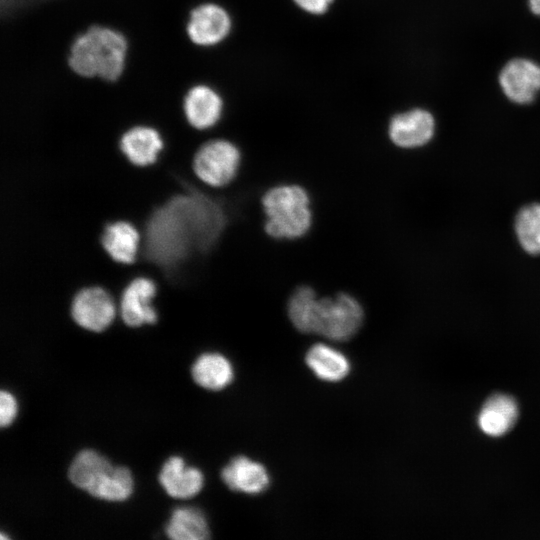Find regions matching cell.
Masks as SVG:
<instances>
[{"label": "cell", "instance_id": "6da1fadb", "mask_svg": "<svg viewBox=\"0 0 540 540\" xmlns=\"http://www.w3.org/2000/svg\"><path fill=\"white\" fill-rule=\"evenodd\" d=\"M128 49V40L121 31L93 24L72 40L67 63L81 77L113 82L125 70Z\"/></svg>", "mask_w": 540, "mask_h": 540}, {"label": "cell", "instance_id": "7a4b0ae2", "mask_svg": "<svg viewBox=\"0 0 540 540\" xmlns=\"http://www.w3.org/2000/svg\"><path fill=\"white\" fill-rule=\"evenodd\" d=\"M312 206L311 194L302 184H273L260 197L264 234L277 242L304 238L315 221Z\"/></svg>", "mask_w": 540, "mask_h": 540}, {"label": "cell", "instance_id": "3957f363", "mask_svg": "<svg viewBox=\"0 0 540 540\" xmlns=\"http://www.w3.org/2000/svg\"><path fill=\"white\" fill-rule=\"evenodd\" d=\"M68 478L76 487L102 500L124 501L133 491L129 469L113 466L106 457L91 449L82 450L74 457Z\"/></svg>", "mask_w": 540, "mask_h": 540}, {"label": "cell", "instance_id": "277c9868", "mask_svg": "<svg viewBox=\"0 0 540 540\" xmlns=\"http://www.w3.org/2000/svg\"><path fill=\"white\" fill-rule=\"evenodd\" d=\"M244 161L241 148L231 139L213 137L205 140L193 156L196 177L212 188H224L239 175Z\"/></svg>", "mask_w": 540, "mask_h": 540}, {"label": "cell", "instance_id": "5b68a950", "mask_svg": "<svg viewBox=\"0 0 540 540\" xmlns=\"http://www.w3.org/2000/svg\"><path fill=\"white\" fill-rule=\"evenodd\" d=\"M364 309L349 291L339 290L319 298L315 334L333 341H347L361 328Z\"/></svg>", "mask_w": 540, "mask_h": 540}, {"label": "cell", "instance_id": "8992f818", "mask_svg": "<svg viewBox=\"0 0 540 540\" xmlns=\"http://www.w3.org/2000/svg\"><path fill=\"white\" fill-rule=\"evenodd\" d=\"M69 312L73 322L82 330L102 333L115 321L118 310L109 291L98 285H89L75 292Z\"/></svg>", "mask_w": 540, "mask_h": 540}, {"label": "cell", "instance_id": "52a82bcc", "mask_svg": "<svg viewBox=\"0 0 540 540\" xmlns=\"http://www.w3.org/2000/svg\"><path fill=\"white\" fill-rule=\"evenodd\" d=\"M157 293L155 281L145 275L132 278L122 289L117 316L128 328L137 329L158 322V311L154 306Z\"/></svg>", "mask_w": 540, "mask_h": 540}, {"label": "cell", "instance_id": "ba28073f", "mask_svg": "<svg viewBox=\"0 0 540 540\" xmlns=\"http://www.w3.org/2000/svg\"><path fill=\"white\" fill-rule=\"evenodd\" d=\"M231 27V17L224 7L203 2L189 11L185 29L194 45L211 47L222 42L230 33Z\"/></svg>", "mask_w": 540, "mask_h": 540}, {"label": "cell", "instance_id": "9c48e42d", "mask_svg": "<svg viewBox=\"0 0 540 540\" xmlns=\"http://www.w3.org/2000/svg\"><path fill=\"white\" fill-rule=\"evenodd\" d=\"M498 81L510 101L529 104L540 91V65L525 58L510 60L500 71Z\"/></svg>", "mask_w": 540, "mask_h": 540}, {"label": "cell", "instance_id": "30bf717a", "mask_svg": "<svg viewBox=\"0 0 540 540\" xmlns=\"http://www.w3.org/2000/svg\"><path fill=\"white\" fill-rule=\"evenodd\" d=\"M182 107L188 124L199 131H207L218 125L224 112L219 93L204 83H195L188 88Z\"/></svg>", "mask_w": 540, "mask_h": 540}, {"label": "cell", "instance_id": "8fae6325", "mask_svg": "<svg viewBox=\"0 0 540 540\" xmlns=\"http://www.w3.org/2000/svg\"><path fill=\"white\" fill-rule=\"evenodd\" d=\"M435 133V119L424 109L415 108L394 115L388 124L390 141L403 149L426 145Z\"/></svg>", "mask_w": 540, "mask_h": 540}, {"label": "cell", "instance_id": "7c38bea8", "mask_svg": "<svg viewBox=\"0 0 540 540\" xmlns=\"http://www.w3.org/2000/svg\"><path fill=\"white\" fill-rule=\"evenodd\" d=\"M164 147L159 130L153 126L137 124L122 133L119 149L134 166L146 167L158 160Z\"/></svg>", "mask_w": 540, "mask_h": 540}, {"label": "cell", "instance_id": "4fadbf2b", "mask_svg": "<svg viewBox=\"0 0 540 540\" xmlns=\"http://www.w3.org/2000/svg\"><path fill=\"white\" fill-rule=\"evenodd\" d=\"M519 416L515 398L506 393H495L483 403L478 415L479 429L487 436L500 437L509 432Z\"/></svg>", "mask_w": 540, "mask_h": 540}, {"label": "cell", "instance_id": "5bb4252c", "mask_svg": "<svg viewBox=\"0 0 540 540\" xmlns=\"http://www.w3.org/2000/svg\"><path fill=\"white\" fill-rule=\"evenodd\" d=\"M140 240L137 227L124 219L108 222L100 236L101 245L110 258L126 265L137 260Z\"/></svg>", "mask_w": 540, "mask_h": 540}, {"label": "cell", "instance_id": "9a60e30c", "mask_svg": "<svg viewBox=\"0 0 540 540\" xmlns=\"http://www.w3.org/2000/svg\"><path fill=\"white\" fill-rule=\"evenodd\" d=\"M159 482L169 496L187 499L201 491L204 477L197 468L186 466L181 457L172 456L163 464Z\"/></svg>", "mask_w": 540, "mask_h": 540}, {"label": "cell", "instance_id": "2e32d148", "mask_svg": "<svg viewBox=\"0 0 540 540\" xmlns=\"http://www.w3.org/2000/svg\"><path fill=\"white\" fill-rule=\"evenodd\" d=\"M221 478L230 490L253 495L264 492L270 484L266 468L244 456L233 458L222 469Z\"/></svg>", "mask_w": 540, "mask_h": 540}, {"label": "cell", "instance_id": "e0dca14e", "mask_svg": "<svg viewBox=\"0 0 540 540\" xmlns=\"http://www.w3.org/2000/svg\"><path fill=\"white\" fill-rule=\"evenodd\" d=\"M319 298L317 289L309 283H300L290 291L287 315L299 332L315 334Z\"/></svg>", "mask_w": 540, "mask_h": 540}, {"label": "cell", "instance_id": "ac0fdd59", "mask_svg": "<svg viewBox=\"0 0 540 540\" xmlns=\"http://www.w3.org/2000/svg\"><path fill=\"white\" fill-rule=\"evenodd\" d=\"M191 374L199 386L213 391L228 386L234 376L230 361L216 352L201 354L194 362Z\"/></svg>", "mask_w": 540, "mask_h": 540}, {"label": "cell", "instance_id": "d6986e66", "mask_svg": "<svg viewBox=\"0 0 540 540\" xmlns=\"http://www.w3.org/2000/svg\"><path fill=\"white\" fill-rule=\"evenodd\" d=\"M305 361L313 373L325 381H340L350 372V363L346 356L322 343L310 347Z\"/></svg>", "mask_w": 540, "mask_h": 540}, {"label": "cell", "instance_id": "ffe728a7", "mask_svg": "<svg viewBox=\"0 0 540 540\" xmlns=\"http://www.w3.org/2000/svg\"><path fill=\"white\" fill-rule=\"evenodd\" d=\"M165 533L173 540H204L209 538L210 531L201 510L184 507L173 510Z\"/></svg>", "mask_w": 540, "mask_h": 540}, {"label": "cell", "instance_id": "44dd1931", "mask_svg": "<svg viewBox=\"0 0 540 540\" xmlns=\"http://www.w3.org/2000/svg\"><path fill=\"white\" fill-rule=\"evenodd\" d=\"M514 229L522 249L531 255H540V203H532L519 210Z\"/></svg>", "mask_w": 540, "mask_h": 540}, {"label": "cell", "instance_id": "7402d4cb", "mask_svg": "<svg viewBox=\"0 0 540 540\" xmlns=\"http://www.w3.org/2000/svg\"><path fill=\"white\" fill-rule=\"evenodd\" d=\"M17 414V403L15 398L7 391L0 393V425L6 427L10 425Z\"/></svg>", "mask_w": 540, "mask_h": 540}, {"label": "cell", "instance_id": "603a6c76", "mask_svg": "<svg viewBox=\"0 0 540 540\" xmlns=\"http://www.w3.org/2000/svg\"><path fill=\"white\" fill-rule=\"evenodd\" d=\"M304 11L312 14L325 13L333 0H294Z\"/></svg>", "mask_w": 540, "mask_h": 540}, {"label": "cell", "instance_id": "cb8c5ba5", "mask_svg": "<svg viewBox=\"0 0 540 540\" xmlns=\"http://www.w3.org/2000/svg\"><path fill=\"white\" fill-rule=\"evenodd\" d=\"M530 10L533 14L540 16V0H528Z\"/></svg>", "mask_w": 540, "mask_h": 540}]
</instances>
